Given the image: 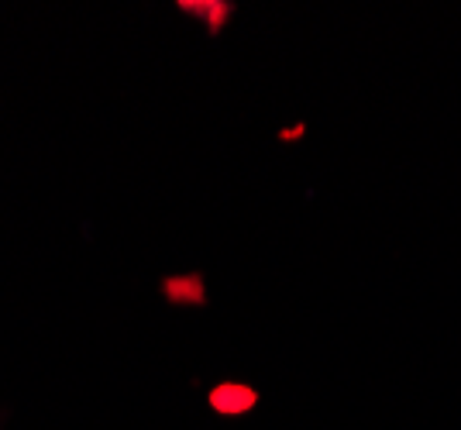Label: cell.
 Masks as SVG:
<instances>
[]
</instances>
